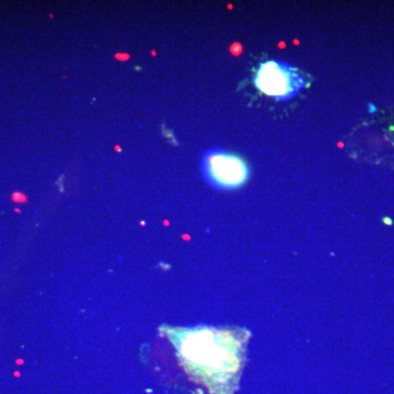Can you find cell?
Masks as SVG:
<instances>
[{"instance_id":"obj_3","label":"cell","mask_w":394,"mask_h":394,"mask_svg":"<svg viewBox=\"0 0 394 394\" xmlns=\"http://www.w3.org/2000/svg\"><path fill=\"white\" fill-rule=\"evenodd\" d=\"M255 85L262 93L276 101H287L304 88L306 78L296 67L287 63L267 60L257 69Z\"/></svg>"},{"instance_id":"obj_1","label":"cell","mask_w":394,"mask_h":394,"mask_svg":"<svg viewBox=\"0 0 394 394\" xmlns=\"http://www.w3.org/2000/svg\"><path fill=\"white\" fill-rule=\"evenodd\" d=\"M247 332L198 328L172 329L169 337L186 371L208 387L235 380L245 361Z\"/></svg>"},{"instance_id":"obj_2","label":"cell","mask_w":394,"mask_h":394,"mask_svg":"<svg viewBox=\"0 0 394 394\" xmlns=\"http://www.w3.org/2000/svg\"><path fill=\"white\" fill-rule=\"evenodd\" d=\"M200 169L205 182L216 190H237L245 186L250 176L249 164L245 158L220 148L206 150Z\"/></svg>"},{"instance_id":"obj_4","label":"cell","mask_w":394,"mask_h":394,"mask_svg":"<svg viewBox=\"0 0 394 394\" xmlns=\"http://www.w3.org/2000/svg\"><path fill=\"white\" fill-rule=\"evenodd\" d=\"M376 107H373V105H369V112H371V113H373V112H376Z\"/></svg>"}]
</instances>
